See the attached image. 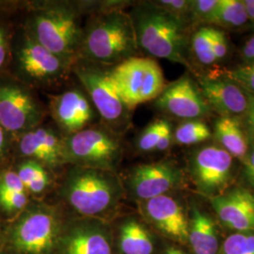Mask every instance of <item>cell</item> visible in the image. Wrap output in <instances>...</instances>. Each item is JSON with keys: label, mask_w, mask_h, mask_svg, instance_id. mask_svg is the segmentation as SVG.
Here are the masks:
<instances>
[{"label": "cell", "mask_w": 254, "mask_h": 254, "mask_svg": "<svg viewBox=\"0 0 254 254\" xmlns=\"http://www.w3.org/2000/svg\"><path fill=\"white\" fill-rule=\"evenodd\" d=\"M14 171L29 195L42 197L53 186L54 173L36 160L21 158Z\"/></svg>", "instance_id": "obj_24"}, {"label": "cell", "mask_w": 254, "mask_h": 254, "mask_svg": "<svg viewBox=\"0 0 254 254\" xmlns=\"http://www.w3.org/2000/svg\"><path fill=\"white\" fill-rule=\"evenodd\" d=\"M251 145L254 144V96L249 95V106L242 118Z\"/></svg>", "instance_id": "obj_35"}, {"label": "cell", "mask_w": 254, "mask_h": 254, "mask_svg": "<svg viewBox=\"0 0 254 254\" xmlns=\"http://www.w3.org/2000/svg\"><path fill=\"white\" fill-rule=\"evenodd\" d=\"M168 118H158L154 120L140 132L136 141V149L142 153L154 152L156 150L161 136L166 128L171 125Z\"/></svg>", "instance_id": "obj_28"}, {"label": "cell", "mask_w": 254, "mask_h": 254, "mask_svg": "<svg viewBox=\"0 0 254 254\" xmlns=\"http://www.w3.org/2000/svg\"><path fill=\"white\" fill-rule=\"evenodd\" d=\"M208 200L225 227L236 233L254 232V190L245 187H236Z\"/></svg>", "instance_id": "obj_18"}, {"label": "cell", "mask_w": 254, "mask_h": 254, "mask_svg": "<svg viewBox=\"0 0 254 254\" xmlns=\"http://www.w3.org/2000/svg\"><path fill=\"white\" fill-rule=\"evenodd\" d=\"M47 99L48 115L65 136L101 124L98 113L80 85L47 94Z\"/></svg>", "instance_id": "obj_14"}, {"label": "cell", "mask_w": 254, "mask_h": 254, "mask_svg": "<svg viewBox=\"0 0 254 254\" xmlns=\"http://www.w3.org/2000/svg\"><path fill=\"white\" fill-rule=\"evenodd\" d=\"M218 254H254V232L230 235L220 244Z\"/></svg>", "instance_id": "obj_29"}, {"label": "cell", "mask_w": 254, "mask_h": 254, "mask_svg": "<svg viewBox=\"0 0 254 254\" xmlns=\"http://www.w3.org/2000/svg\"><path fill=\"white\" fill-rule=\"evenodd\" d=\"M133 2L110 0L84 24L76 60L113 67L140 56L127 8Z\"/></svg>", "instance_id": "obj_2"}, {"label": "cell", "mask_w": 254, "mask_h": 254, "mask_svg": "<svg viewBox=\"0 0 254 254\" xmlns=\"http://www.w3.org/2000/svg\"><path fill=\"white\" fill-rule=\"evenodd\" d=\"M164 254H187L185 252H183L180 249L178 248H174V247H170L168 248Z\"/></svg>", "instance_id": "obj_41"}, {"label": "cell", "mask_w": 254, "mask_h": 254, "mask_svg": "<svg viewBox=\"0 0 254 254\" xmlns=\"http://www.w3.org/2000/svg\"><path fill=\"white\" fill-rule=\"evenodd\" d=\"M126 193L137 202L172 193L184 185L181 168L172 160L139 164L122 179Z\"/></svg>", "instance_id": "obj_13"}, {"label": "cell", "mask_w": 254, "mask_h": 254, "mask_svg": "<svg viewBox=\"0 0 254 254\" xmlns=\"http://www.w3.org/2000/svg\"><path fill=\"white\" fill-rule=\"evenodd\" d=\"M218 0H191L190 22L211 24Z\"/></svg>", "instance_id": "obj_31"}, {"label": "cell", "mask_w": 254, "mask_h": 254, "mask_svg": "<svg viewBox=\"0 0 254 254\" xmlns=\"http://www.w3.org/2000/svg\"><path fill=\"white\" fill-rule=\"evenodd\" d=\"M242 168V177L248 184L249 189L254 191V144L251 145Z\"/></svg>", "instance_id": "obj_34"}, {"label": "cell", "mask_w": 254, "mask_h": 254, "mask_svg": "<svg viewBox=\"0 0 254 254\" xmlns=\"http://www.w3.org/2000/svg\"><path fill=\"white\" fill-rule=\"evenodd\" d=\"M58 193L65 205L79 217L107 220L117 213L126 190L117 172L68 166Z\"/></svg>", "instance_id": "obj_3"}, {"label": "cell", "mask_w": 254, "mask_h": 254, "mask_svg": "<svg viewBox=\"0 0 254 254\" xmlns=\"http://www.w3.org/2000/svg\"><path fill=\"white\" fill-rule=\"evenodd\" d=\"M111 76L127 108L154 101L166 87L163 71L149 57H134L111 67Z\"/></svg>", "instance_id": "obj_9"}, {"label": "cell", "mask_w": 254, "mask_h": 254, "mask_svg": "<svg viewBox=\"0 0 254 254\" xmlns=\"http://www.w3.org/2000/svg\"><path fill=\"white\" fill-rule=\"evenodd\" d=\"M127 11L140 53L190 68L189 25L173 17L154 1L136 2Z\"/></svg>", "instance_id": "obj_4"}, {"label": "cell", "mask_w": 254, "mask_h": 254, "mask_svg": "<svg viewBox=\"0 0 254 254\" xmlns=\"http://www.w3.org/2000/svg\"><path fill=\"white\" fill-rule=\"evenodd\" d=\"M190 52L202 65L210 66L217 63L211 41V27H200L191 35Z\"/></svg>", "instance_id": "obj_27"}, {"label": "cell", "mask_w": 254, "mask_h": 254, "mask_svg": "<svg viewBox=\"0 0 254 254\" xmlns=\"http://www.w3.org/2000/svg\"><path fill=\"white\" fill-rule=\"evenodd\" d=\"M9 52L10 45L8 31L2 25H0V70L7 64Z\"/></svg>", "instance_id": "obj_36"}, {"label": "cell", "mask_w": 254, "mask_h": 254, "mask_svg": "<svg viewBox=\"0 0 254 254\" xmlns=\"http://www.w3.org/2000/svg\"><path fill=\"white\" fill-rule=\"evenodd\" d=\"M107 220L78 218L64 222L53 254H114V239Z\"/></svg>", "instance_id": "obj_12"}, {"label": "cell", "mask_w": 254, "mask_h": 254, "mask_svg": "<svg viewBox=\"0 0 254 254\" xmlns=\"http://www.w3.org/2000/svg\"><path fill=\"white\" fill-rule=\"evenodd\" d=\"M16 148L20 158L36 160L53 173L68 166L65 136L52 122L44 123L18 136Z\"/></svg>", "instance_id": "obj_16"}, {"label": "cell", "mask_w": 254, "mask_h": 254, "mask_svg": "<svg viewBox=\"0 0 254 254\" xmlns=\"http://www.w3.org/2000/svg\"><path fill=\"white\" fill-rule=\"evenodd\" d=\"M72 73L89 96L101 124L124 136L131 126L132 110L119 94L111 76V67L76 60L72 66Z\"/></svg>", "instance_id": "obj_5"}, {"label": "cell", "mask_w": 254, "mask_h": 254, "mask_svg": "<svg viewBox=\"0 0 254 254\" xmlns=\"http://www.w3.org/2000/svg\"><path fill=\"white\" fill-rule=\"evenodd\" d=\"M47 115L34 90L19 80L0 82V126L9 134L17 138L44 124Z\"/></svg>", "instance_id": "obj_10"}, {"label": "cell", "mask_w": 254, "mask_h": 254, "mask_svg": "<svg viewBox=\"0 0 254 254\" xmlns=\"http://www.w3.org/2000/svg\"><path fill=\"white\" fill-rule=\"evenodd\" d=\"M241 56L247 64H254V35L244 44L241 49Z\"/></svg>", "instance_id": "obj_38"}, {"label": "cell", "mask_w": 254, "mask_h": 254, "mask_svg": "<svg viewBox=\"0 0 254 254\" xmlns=\"http://www.w3.org/2000/svg\"><path fill=\"white\" fill-rule=\"evenodd\" d=\"M200 89L212 110L220 117L243 118L249 106V94L235 82L219 77L200 78Z\"/></svg>", "instance_id": "obj_19"}, {"label": "cell", "mask_w": 254, "mask_h": 254, "mask_svg": "<svg viewBox=\"0 0 254 254\" xmlns=\"http://www.w3.org/2000/svg\"><path fill=\"white\" fill-rule=\"evenodd\" d=\"M118 248L121 254H154L155 241L145 225L130 216L119 223Z\"/></svg>", "instance_id": "obj_22"}, {"label": "cell", "mask_w": 254, "mask_h": 254, "mask_svg": "<svg viewBox=\"0 0 254 254\" xmlns=\"http://www.w3.org/2000/svg\"><path fill=\"white\" fill-rule=\"evenodd\" d=\"M30 202L29 194L15 171L0 173V207L8 214L21 213Z\"/></svg>", "instance_id": "obj_23"}, {"label": "cell", "mask_w": 254, "mask_h": 254, "mask_svg": "<svg viewBox=\"0 0 254 254\" xmlns=\"http://www.w3.org/2000/svg\"><path fill=\"white\" fill-rule=\"evenodd\" d=\"M194 254H218L220 242L217 225L208 214L196 204L189 215V243Z\"/></svg>", "instance_id": "obj_20"}, {"label": "cell", "mask_w": 254, "mask_h": 254, "mask_svg": "<svg viewBox=\"0 0 254 254\" xmlns=\"http://www.w3.org/2000/svg\"><path fill=\"white\" fill-rule=\"evenodd\" d=\"M250 22L254 26V0H244Z\"/></svg>", "instance_id": "obj_40"}, {"label": "cell", "mask_w": 254, "mask_h": 254, "mask_svg": "<svg viewBox=\"0 0 254 254\" xmlns=\"http://www.w3.org/2000/svg\"><path fill=\"white\" fill-rule=\"evenodd\" d=\"M13 48L19 81L32 90H52L70 78L73 64L41 45L24 26Z\"/></svg>", "instance_id": "obj_6"}, {"label": "cell", "mask_w": 254, "mask_h": 254, "mask_svg": "<svg viewBox=\"0 0 254 254\" xmlns=\"http://www.w3.org/2000/svg\"><path fill=\"white\" fill-rule=\"evenodd\" d=\"M154 2L173 17L190 26L191 0H158Z\"/></svg>", "instance_id": "obj_32"}, {"label": "cell", "mask_w": 254, "mask_h": 254, "mask_svg": "<svg viewBox=\"0 0 254 254\" xmlns=\"http://www.w3.org/2000/svg\"><path fill=\"white\" fill-rule=\"evenodd\" d=\"M212 132L201 120L183 121L173 129V142L179 145H195L208 140Z\"/></svg>", "instance_id": "obj_26"}, {"label": "cell", "mask_w": 254, "mask_h": 254, "mask_svg": "<svg viewBox=\"0 0 254 254\" xmlns=\"http://www.w3.org/2000/svg\"><path fill=\"white\" fill-rule=\"evenodd\" d=\"M123 137L102 124L65 136L66 163L117 172L125 154Z\"/></svg>", "instance_id": "obj_8"}, {"label": "cell", "mask_w": 254, "mask_h": 254, "mask_svg": "<svg viewBox=\"0 0 254 254\" xmlns=\"http://www.w3.org/2000/svg\"><path fill=\"white\" fill-rule=\"evenodd\" d=\"M173 125L171 124L164 131L163 135L161 136L158 144L156 146L157 152H164L171 148L173 143Z\"/></svg>", "instance_id": "obj_37"}, {"label": "cell", "mask_w": 254, "mask_h": 254, "mask_svg": "<svg viewBox=\"0 0 254 254\" xmlns=\"http://www.w3.org/2000/svg\"><path fill=\"white\" fill-rule=\"evenodd\" d=\"M137 203L146 220L164 236L181 244L189 243V216L172 193Z\"/></svg>", "instance_id": "obj_17"}, {"label": "cell", "mask_w": 254, "mask_h": 254, "mask_svg": "<svg viewBox=\"0 0 254 254\" xmlns=\"http://www.w3.org/2000/svg\"><path fill=\"white\" fill-rule=\"evenodd\" d=\"M234 159L218 144L193 151L189 158V172L197 190L209 199L230 189L235 173Z\"/></svg>", "instance_id": "obj_11"}, {"label": "cell", "mask_w": 254, "mask_h": 254, "mask_svg": "<svg viewBox=\"0 0 254 254\" xmlns=\"http://www.w3.org/2000/svg\"><path fill=\"white\" fill-rule=\"evenodd\" d=\"M211 41L217 62L223 60L228 53V41L223 31L211 27Z\"/></svg>", "instance_id": "obj_33"}, {"label": "cell", "mask_w": 254, "mask_h": 254, "mask_svg": "<svg viewBox=\"0 0 254 254\" xmlns=\"http://www.w3.org/2000/svg\"><path fill=\"white\" fill-rule=\"evenodd\" d=\"M154 107L164 115L183 121L200 120L210 115L212 109L204 99L200 87L189 73L167 84L154 101Z\"/></svg>", "instance_id": "obj_15"}, {"label": "cell", "mask_w": 254, "mask_h": 254, "mask_svg": "<svg viewBox=\"0 0 254 254\" xmlns=\"http://www.w3.org/2000/svg\"><path fill=\"white\" fill-rule=\"evenodd\" d=\"M250 22L244 0H218L211 24L228 28H240Z\"/></svg>", "instance_id": "obj_25"}, {"label": "cell", "mask_w": 254, "mask_h": 254, "mask_svg": "<svg viewBox=\"0 0 254 254\" xmlns=\"http://www.w3.org/2000/svg\"><path fill=\"white\" fill-rule=\"evenodd\" d=\"M224 73L227 79L235 82L249 95L254 96V64H246Z\"/></svg>", "instance_id": "obj_30"}, {"label": "cell", "mask_w": 254, "mask_h": 254, "mask_svg": "<svg viewBox=\"0 0 254 254\" xmlns=\"http://www.w3.org/2000/svg\"><path fill=\"white\" fill-rule=\"evenodd\" d=\"M10 233V243L20 254H53L63 227L57 206L43 200L30 201Z\"/></svg>", "instance_id": "obj_7"}, {"label": "cell", "mask_w": 254, "mask_h": 254, "mask_svg": "<svg viewBox=\"0 0 254 254\" xmlns=\"http://www.w3.org/2000/svg\"><path fill=\"white\" fill-rule=\"evenodd\" d=\"M105 1L42 0L30 5L25 24L37 41L65 61H76L85 21Z\"/></svg>", "instance_id": "obj_1"}, {"label": "cell", "mask_w": 254, "mask_h": 254, "mask_svg": "<svg viewBox=\"0 0 254 254\" xmlns=\"http://www.w3.org/2000/svg\"><path fill=\"white\" fill-rule=\"evenodd\" d=\"M9 133L0 126V159L3 158L8 150Z\"/></svg>", "instance_id": "obj_39"}, {"label": "cell", "mask_w": 254, "mask_h": 254, "mask_svg": "<svg viewBox=\"0 0 254 254\" xmlns=\"http://www.w3.org/2000/svg\"><path fill=\"white\" fill-rule=\"evenodd\" d=\"M214 137L218 145L242 163L249 154L251 143L241 118L219 117L214 124Z\"/></svg>", "instance_id": "obj_21"}]
</instances>
